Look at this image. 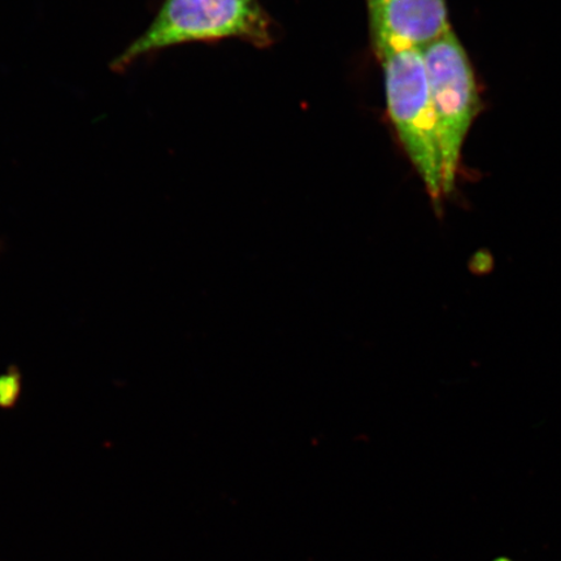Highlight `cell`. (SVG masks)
<instances>
[{
    "instance_id": "5b68a950",
    "label": "cell",
    "mask_w": 561,
    "mask_h": 561,
    "mask_svg": "<svg viewBox=\"0 0 561 561\" xmlns=\"http://www.w3.org/2000/svg\"><path fill=\"white\" fill-rule=\"evenodd\" d=\"M495 270V257L486 249L477 250L474 254L469 257L468 271L477 277L489 276Z\"/></svg>"
},
{
    "instance_id": "6da1fadb",
    "label": "cell",
    "mask_w": 561,
    "mask_h": 561,
    "mask_svg": "<svg viewBox=\"0 0 561 561\" xmlns=\"http://www.w3.org/2000/svg\"><path fill=\"white\" fill-rule=\"evenodd\" d=\"M226 38L257 47L271 45V20L257 0H165L136 41L112 61L115 72L164 48Z\"/></svg>"
},
{
    "instance_id": "8992f818",
    "label": "cell",
    "mask_w": 561,
    "mask_h": 561,
    "mask_svg": "<svg viewBox=\"0 0 561 561\" xmlns=\"http://www.w3.org/2000/svg\"><path fill=\"white\" fill-rule=\"evenodd\" d=\"M382 2V0H367L368 7Z\"/></svg>"
},
{
    "instance_id": "3957f363",
    "label": "cell",
    "mask_w": 561,
    "mask_h": 561,
    "mask_svg": "<svg viewBox=\"0 0 561 561\" xmlns=\"http://www.w3.org/2000/svg\"><path fill=\"white\" fill-rule=\"evenodd\" d=\"M421 54L436 116L442 182L447 198L455 192L462 147L480 112V93L471 60L453 31Z\"/></svg>"
},
{
    "instance_id": "7a4b0ae2",
    "label": "cell",
    "mask_w": 561,
    "mask_h": 561,
    "mask_svg": "<svg viewBox=\"0 0 561 561\" xmlns=\"http://www.w3.org/2000/svg\"><path fill=\"white\" fill-rule=\"evenodd\" d=\"M389 117L407 157L424 182L434 209L442 215L444 182L436 116L423 54L390 51L380 56Z\"/></svg>"
},
{
    "instance_id": "277c9868",
    "label": "cell",
    "mask_w": 561,
    "mask_h": 561,
    "mask_svg": "<svg viewBox=\"0 0 561 561\" xmlns=\"http://www.w3.org/2000/svg\"><path fill=\"white\" fill-rule=\"evenodd\" d=\"M368 9L378 58L390 51L423 53L453 31L446 0H382Z\"/></svg>"
}]
</instances>
